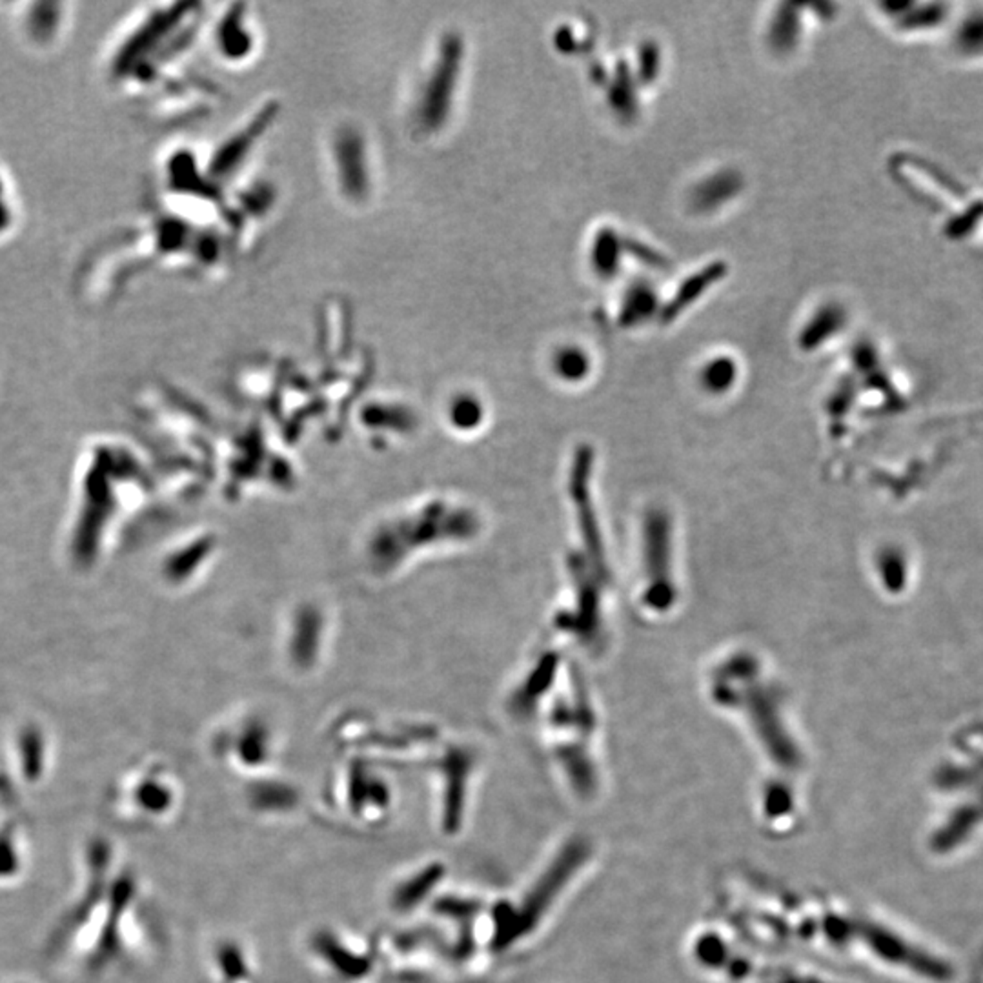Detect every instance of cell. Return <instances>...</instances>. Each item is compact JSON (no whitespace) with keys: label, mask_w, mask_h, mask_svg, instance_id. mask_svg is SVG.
<instances>
[{"label":"cell","mask_w":983,"mask_h":983,"mask_svg":"<svg viewBox=\"0 0 983 983\" xmlns=\"http://www.w3.org/2000/svg\"><path fill=\"white\" fill-rule=\"evenodd\" d=\"M145 904L138 876L122 863L115 841L89 836L73 898L50 934L46 958L84 979L146 958L152 938Z\"/></svg>","instance_id":"cell-1"},{"label":"cell","mask_w":983,"mask_h":983,"mask_svg":"<svg viewBox=\"0 0 983 983\" xmlns=\"http://www.w3.org/2000/svg\"><path fill=\"white\" fill-rule=\"evenodd\" d=\"M177 783L157 769L128 774L108 796L110 816L129 827H157L173 818L179 809Z\"/></svg>","instance_id":"cell-2"},{"label":"cell","mask_w":983,"mask_h":983,"mask_svg":"<svg viewBox=\"0 0 983 983\" xmlns=\"http://www.w3.org/2000/svg\"><path fill=\"white\" fill-rule=\"evenodd\" d=\"M31 869L29 823L17 790L0 787V888L19 885Z\"/></svg>","instance_id":"cell-3"},{"label":"cell","mask_w":983,"mask_h":983,"mask_svg":"<svg viewBox=\"0 0 983 983\" xmlns=\"http://www.w3.org/2000/svg\"><path fill=\"white\" fill-rule=\"evenodd\" d=\"M19 222V201L13 182L0 166V241L12 236Z\"/></svg>","instance_id":"cell-4"},{"label":"cell","mask_w":983,"mask_h":983,"mask_svg":"<svg viewBox=\"0 0 983 983\" xmlns=\"http://www.w3.org/2000/svg\"><path fill=\"white\" fill-rule=\"evenodd\" d=\"M8 983H37V981L28 979V978H13V979H10Z\"/></svg>","instance_id":"cell-5"}]
</instances>
